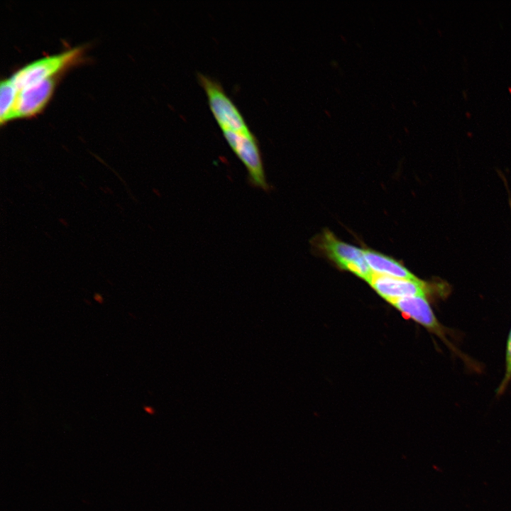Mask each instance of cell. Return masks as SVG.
I'll use <instances>...</instances> for the list:
<instances>
[{"label": "cell", "mask_w": 511, "mask_h": 511, "mask_svg": "<svg viewBox=\"0 0 511 511\" xmlns=\"http://www.w3.org/2000/svg\"><path fill=\"white\" fill-rule=\"evenodd\" d=\"M390 304L404 315L422 325L427 330L437 336L453 353L471 365L469 358L459 351L447 338L448 330L439 323L435 317L426 297H408L392 301Z\"/></svg>", "instance_id": "5b68a950"}, {"label": "cell", "mask_w": 511, "mask_h": 511, "mask_svg": "<svg viewBox=\"0 0 511 511\" xmlns=\"http://www.w3.org/2000/svg\"><path fill=\"white\" fill-rule=\"evenodd\" d=\"M365 260L374 274L399 278H416L402 264L393 258L372 250H363Z\"/></svg>", "instance_id": "ba28073f"}, {"label": "cell", "mask_w": 511, "mask_h": 511, "mask_svg": "<svg viewBox=\"0 0 511 511\" xmlns=\"http://www.w3.org/2000/svg\"><path fill=\"white\" fill-rule=\"evenodd\" d=\"M509 202H510V209H511V198H510V199H509Z\"/></svg>", "instance_id": "4fadbf2b"}, {"label": "cell", "mask_w": 511, "mask_h": 511, "mask_svg": "<svg viewBox=\"0 0 511 511\" xmlns=\"http://www.w3.org/2000/svg\"><path fill=\"white\" fill-rule=\"evenodd\" d=\"M80 53V48H75L38 59L18 70L10 79L18 91L28 87L54 77L57 72L74 62Z\"/></svg>", "instance_id": "277c9868"}, {"label": "cell", "mask_w": 511, "mask_h": 511, "mask_svg": "<svg viewBox=\"0 0 511 511\" xmlns=\"http://www.w3.org/2000/svg\"><path fill=\"white\" fill-rule=\"evenodd\" d=\"M368 283L374 290L390 303L392 301L413 296L427 297L433 290L432 284L417 277L399 278L387 275L373 274Z\"/></svg>", "instance_id": "8992f818"}, {"label": "cell", "mask_w": 511, "mask_h": 511, "mask_svg": "<svg viewBox=\"0 0 511 511\" xmlns=\"http://www.w3.org/2000/svg\"><path fill=\"white\" fill-rule=\"evenodd\" d=\"M55 84V78L52 77L18 90L8 121L38 113L50 99Z\"/></svg>", "instance_id": "52a82bcc"}, {"label": "cell", "mask_w": 511, "mask_h": 511, "mask_svg": "<svg viewBox=\"0 0 511 511\" xmlns=\"http://www.w3.org/2000/svg\"><path fill=\"white\" fill-rule=\"evenodd\" d=\"M17 93L18 89L10 78L1 80L0 84V121L1 124L8 121Z\"/></svg>", "instance_id": "9c48e42d"}, {"label": "cell", "mask_w": 511, "mask_h": 511, "mask_svg": "<svg viewBox=\"0 0 511 511\" xmlns=\"http://www.w3.org/2000/svg\"><path fill=\"white\" fill-rule=\"evenodd\" d=\"M317 246L341 268L368 282L370 280L373 273L365 260L363 250L340 241L329 231L319 236Z\"/></svg>", "instance_id": "3957f363"}, {"label": "cell", "mask_w": 511, "mask_h": 511, "mask_svg": "<svg viewBox=\"0 0 511 511\" xmlns=\"http://www.w3.org/2000/svg\"><path fill=\"white\" fill-rule=\"evenodd\" d=\"M197 76L207 94L210 109L222 131L252 133L241 113L226 94L220 83L200 72Z\"/></svg>", "instance_id": "6da1fadb"}, {"label": "cell", "mask_w": 511, "mask_h": 511, "mask_svg": "<svg viewBox=\"0 0 511 511\" xmlns=\"http://www.w3.org/2000/svg\"><path fill=\"white\" fill-rule=\"evenodd\" d=\"M94 300H95L96 301H97L99 303H102V302H103V300H104L103 297H102L100 294H99V293H95L94 295Z\"/></svg>", "instance_id": "8fae6325"}, {"label": "cell", "mask_w": 511, "mask_h": 511, "mask_svg": "<svg viewBox=\"0 0 511 511\" xmlns=\"http://www.w3.org/2000/svg\"><path fill=\"white\" fill-rule=\"evenodd\" d=\"M230 147L244 165L250 184L265 192L269 190L264 164L256 137L253 133L223 131Z\"/></svg>", "instance_id": "7a4b0ae2"}, {"label": "cell", "mask_w": 511, "mask_h": 511, "mask_svg": "<svg viewBox=\"0 0 511 511\" xmlns=\"http://www.w3.org/2000/svg\"><path fill=\"white\" fill-rule=\"evenodd\" d=\"M511 381V328L508 334L506 351H505V370L503 378L498 386L496 393L498 395H501L504 393L507 389L509 383Z\"/></svg>", "instance_id": "30bf717a"}, {"label": "cell", "mask_w": 511, "mask_h": 511, "mask_svg": "<svg viewBox=\"0 0 511 511\" xmlns=\"http://www.w3.org/2000/svg\"><path fill=\"white\" fill-rule=\"evenodd\" d=\"M58 221H60V224H62L63 226H65L66 227L69 226L68 221H67V220L63 218H60L58 219Z\"/></svg>", "instance_id": "7c38bea8"}]
</instances>
